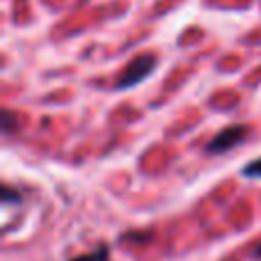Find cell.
<instances>
[{
  "mask_svg": "<svg viewBox=\"0 0 261 261\" xmlns=\"http://www.w3.org/2000/svg\"><path fill=\"white\" fill-rule=\"evenodd\" d=\"M156 64H158V58L153 53L135 55L133 60H128V64L122 69V73L117 76V81H115V90L124 92V90H130V87L140 85V83L147 81V78L153 73Z\"/></svg>",
  "mask_w": 261,
  "mask_h": 261,
  "instance_id": "obj_1",
  "label": "cell"
},
{
  "mask_svg": "<svg viewBox=\"0 0 261 261\" xmlns=\"http://www.w3.org/2000/svg\"><path fill=\"white\" fill-rule=\"evenodd\" d=\"M250 135V126L245 124H231V126H225L222 130H218L211 140L206 142L204 151L208 156H220V153H227L231 149H236L239 144H243Z\"/></svg>",
  "mask_w": 261,
  "mask_h": 261,
  "instance_id": "obj_2",
  "label": "cell"
},
{
  "mask_svg": "<svg viewBox=\"0 0 261 261\" xmlns=\"http://www.w3.org/2000/svg\"><path fill=\"white\" fill-rule=\"evenodd\" d=\"M67 261H110V248L108 245H99V248H94L92 252L78 254V257H71Z\"/></svg>",
  "mask_w": 261,
  "mask_h": 261,
  "instance_id": "obj_3",
  "label": "cell"
},
{
  "mask_svg": "<svg viewBox=\"0 0 261 261\" xmlns=\"http://www.w3.org/2000/svg\"><path fill=\"white\" fill-rule=\"evenodd\" d=\"M241 174L248 176V179H259V181H261V156L254 158V161H250L248 165H243Z\"/></svg>",
  "mask_w": 261,
  "mask_h": 261,
  "instance_id": "obj_4",
  "label": "cell"
},
{
  "mask_svg": "<svg viewBox=\"0 0 261 261\" xmlns=\"http://www.w3.org/2000/svg\"><path fill=\"white\" fill-rule=\"evenodd\" d=\"M16 126H18L16 115H14L12 110H5V113H3V133L5 135H12L14 130H16Z\"/></svg>",
  "mask_w": 261,
  "mask_h": 261,
  "instance_id": "obj_5",
  "label": "cell"
},
{
  "mask_svg": "<svg viewBox=\"0 0 261 261\" xmlns=\"http://www.w3.org/2000/svg\"><path fill=\"white\" fill-rule=\"evenodd\" d=\"M14 202H21V195H18L12 186L5 184L3 186V204H5V206H9V204H14Z\"/></svg>",
  "mask_w": 261,
  "mask_h": 261,
  "instance_id": "obj_6",
  "label": "cell"
},
{
  "mask_svg": "<svg viewBox=\"0 0 261 261\" xmlns=\"http://www.w3.org/2000/svg\"><path fill=\"white\" fill-rule=\"evenodd\" d=\"M252 254H254V257H259V259H261V241L257 243V248H254V252H252Z\"/></svg>",
  "mask_w": 261,
  "mask_h": 261,
  "instance_id": "obj_7",
  "label": "cell"
}]
</instances>
